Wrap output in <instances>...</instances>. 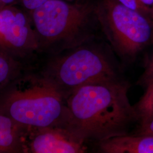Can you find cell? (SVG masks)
Here are the masks:
<instances>
[{
    "label": "cell",
    "mask_w": 153,
    "mask_h": 153,
    "mask_svg": "<svg viewBox=\"0 0 153 153\" xmlns=\"http://www.w3.org/2000/svg\"><path fill=\"white\" fill-rule=\"evenodd\" d=\"M129 87L120 77L78 88L66 98L67 128L85 141L128 134L137 121L128 98Z\"/></svg>",
    "instance_id": "6da1fadb"
},
{
    "label": "cell",
    "mask_w": 153,
    "mask_h": 153,
    "mask_svg": "<svg viewBox=\"0 0 153 153\" xmlns=\"http://www.w3.org/2000/svg\"><path fill=\"white\" fill-rule=\"evenodd\" d=\"M0 112L26 128L67 127L65 99L34 66L22 71L0 94Z\"/></svg>",
    "instance_id": "7a4b0ae2"
},
{
    "label": "cell",
    "mask_w": 153,
    "mask_h": 153,
    "mask_svg": "<svg viewBox=\"0 0 153 153\" xmlns=\"http://www.w3.org/2000/svg\"><path fill=\"white\" fill-rule=\"evenodd\" d=\"M39 51L56 55L88 42L93 36L91 9L65 0H48L32 10Z\"/></svg>",
    "instance_id": "3957f363"
},
{
    "label": "cell",
    "mask_w": 153,
    "mask_h": 153,
    "mask_svg": "<svg viewBox=\"0 0 153 153\" xmlns=\"http://www.w3.org/2000/svg\"><path fill=\"white\" fill-rule=\"evenodd\" d=\"M86 42L52 55L39 69L65 100L82 86L121 77L119 65L113 58Z\"/></svg>",
    "instance_id": "277c9868"
},
{
    "label": "cell",
    "mask_w": 153,
    "mask_h": 153,
    "mask_svg": "<svg viewBox=\"0 0 153 153\" xmlns=\"http://www.w3.org/2000/svg\"><path fill=\"white\" fill-rule=\"evenodd\" d=\"M99 21L116 53L126 63L153 43V23L149 16L122 5L116 0H101Z\"/></svg>",
    "instance_id": "5b68a950"
},
{
    "label": "cell",
    "mask_w": 153,
    "mask_h": 153,
    "mask_svg": "<svg viewBox=\"0 0 153 153\" xmlns=\"http://www.w3.org/2000/svg\"><path fill=\"white\" fill-rule=\"evenodd\" d=\"M0 45L12 55L27 63L39 51L38 43L31 18L11 7L0 10Z\"/></svg>",
    "instance_id": "8992f818"
},
{
    "label": "cell",
    "mask_w": 153,
    "mask_h": 153,
    "mask_svg": "<svg viewBox=\"0 0 153 153\" xmlns=\"http://www.w3.org/2000/svg\"><path fill=\"white\" fill-rule=\"evenodd\" d=\"M85 141L66 127L51 126L26 128V153H84Z\"/></svg>",
    "instance_id": "52a82bcc"
},
{
    "label": "cell",
    "mask_w": 153,
    "mask_h": 153,
    "mask_svg": "<svg viewBox=\"0 0 153 153\" xmlns=\"http://www.w3.org/2000/svg\"><path fill=\"white\" fill-rule=\"evenodd\" d=\"M99 153H153V134H129L97 142Z\"/></svg>",
    "instance_id": "ba28073f"
},
{
    "label": "cell",
    "mask_w": 153,
    "mask_h": 153,
    "mask_svg": "<svg viewBox=\"0 0 153 153\" xmlns=\"http://www.w3.org/2000/svg\"><path fill=\"white\" fill-rule=\"evenodd\" d=\"M26 129L0 112V153H26Z\"/></svg>",
    "instance_id": "9c48e42d"
},
{
    "label": "cell",
    "mask_w": 153,
    "mask_h": 153,
    "mask_svg": "<svg viewBox=\"0 0 153 153\" xmlns=\"http://www.w3.org/2000/svg\"><path fill=\"white\" fill-rule=\"evenodd\" d=\"M0 45V94L22 71L31 66Z\"/></svg>",
    "instance_id": "30bf717a"
},
{
    "label": "cell",
    "mask_w": 153,
    "mask_h": 153,
    "mask_svg": "<svg viewBox=\"0 0 153 153\" xmlns=\"http://www.w3.org/2000/svg\"><path fill=\"white\" fill-rule=\"evenodd\" d=\"M133 106L139 124L153 116V81L146 87L142 97Z\"/></svg>",
    "instance_id": "8fae6325"
},
{
    "label": "cell",
    "mask_w": 153,
    "mask_h": 153,
    "mask_svg": "<svg viewBox=\"0 0 153 153\" xmlns=\"http://www.w3.org/2000/svg\"><path fill=\"white\" fill-rule=\"evenodd\" d=\"M153 81V53L148 61L141 76L139 78L137 83L144 88Z\"/></svg>",
    "instance_id": "7c38bea8"
},
{
    "label": "cell",
    "mask_w": 153,
    "mask_h": 153,
    "mask_svg": "<svg viewBox=\"0 0 153 153\" xmlns=\"http://www.w3.org/2000/svg\"><path fill=\"white\" fill-rule=\"evenodd\" d=\"M126 7L134 11H138L150 18V11L142 6L138 0H116ZM151 19V18H150Z\"/></svg>",
    "instance_id": "4fadbf2b"
},
{
    "label": "cell",
    "mask_w": 153,
    "mask_h": 153,
    "mask_svg": "<svg viewBox=\"0 0 153 153\" xmlns=\"http://www.w3.org/2000/svg\"><path fill=\"white\" fill-rule=\"evenodd\" d=\"M137 133L153 134V116L148 120L140 124Z\"/></svg>",
    "instance_id": "5bb4252c"
},
{
    "label": "cell",
    "mask_w": 153,
    "mask_h": 153,
    "mask_svg": "<svg viewBox=\"0 0 153 153\" xmlns=\"http://www.w3.org/2000/svg\"><path fill=\"white\" fill-rule=\"evenodd\" d=\"M23 6L28 10L32 11L37 8L39 6L42 5L48 0H21ZM69 2H73L76 0H65Z\"/></svg>",
    "instance_id": "9a60e30c"
},
{
    "label": "cell",
    "mask_w": 153,
    "mask_h": 153,
    "mask_svg": "<svg viewBox=\"0 0 153 153\" xmlns=\"http://www.w3.org/2000/svg\"><path fill=\"white\" fill-rule=\"evenodd\" d=\"M142 6L151 11L153 8V0H138Z\"/></svg>",
    "instance_id": "2e32d148"
},
{
    "label": "cell",
    "mask_w": 153,
    "mask_h": 153,
    "mask_svg": "<svg viewBox=\"0 0 153 153\" xmlns=\"http://www.w3.org/2000/svg\"><path fill=\"white\" fill-rule=\"evenodd\" d=\"M16 0H0V2L4 4H11L15 2Z\"/></svg>",
    "instance_id": "e0dca14e"
},
{
    "label": "cell",
    "mask_w": 153,
    "mask_h": 153,
    "mask_svg": "<svg viewBox=\"0 0 153 153\" xmlns=\"http://www.w3.org/2000/svg\"><path fill=\"white\" fill-rule=\"evenodd\" d=\"M150 18H151V20H152V21L153 23V9L152 10L151 13H150Z\"/></svg>",
    "instance_id": "ac0fdd59"
}]
</instances>
